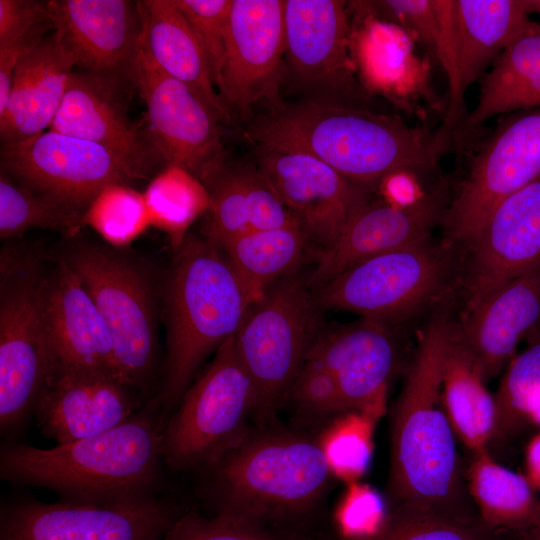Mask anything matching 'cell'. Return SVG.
<instances>
[{"label":"cell","instance_id":"1","mask_svg":"<svg viewBox=\"0 0 540 540\" xmlns=\"http://www.w3.org/2000/svg\"><path fill=\"white\" fill-rule=\"evenodd\" d=\"M246 135L255 144L278 143L308 152L370 191L398 171H436L454 143L441 126H410L398 115L313 97L270 109Z\"/></svg>","mask_w":540,"mask_h":540},{"label":"cell","instance_id":"2","mask_svg":"<svg viewBox=\"0 0 540 540\" xmlns=\"http://www.w3.org/2000/svg\"><path fill=\"white\" fill-rule=\"evenodd\" d=\"M167 419L157 399L101 434L42 449L2 445L0 478L56 493L60 501L97 507L157 498L162 480L161 433Z\"/></svg>","mask_w":540,"mask_h":540},{"label":"cell","instance_id":"3","mask_svg":"<svg viewBox=\"0 0 540 540\" xmlns=\"http://www.w3.org/2000/svg\"><path fill=\"white\" fill-rule=\"evenodd\" d=\"M452 324L444 302L420 333L392 416L389 490L397 508L468 516L455 433L442 399Z\"/></svg>","mask_w":540,"mask_h":540},{"label":"cell","instance_id":"4","mask_svg":"<svg viewBox=\"0 0 540 540\" xmlns=\"http://www.w3.org/2000/svg\"><path fill=\"white\" fill-rule=\"evenodd\" d=\"M255 298L221 248L186 235L167 273V357L157 399L168 419L204 360L235 335Z\"/></svg>","mask_w":540,"mask_h":540},{"label":"cell","instance_id":"5","mask_svg":"<svg viewBox=\"0 0 540 540\" xmlns=\"http://www.w3.org/2000/svg\"><path fill=\"white\" fill-rule=\"evenodd\" d=\"M207 471L216 514L261 525L309 511L332 475L319 441L275 432L249 433Z\"/></svg>","mask_w":540,"mask_h":540},{"label":"cell","instance_id":"6","mask_svg":"<svg viewBox=\"0 0 540 540\" xmlns=\"http://www.w3.org/2000/svg\"><path fill=\"white\" fill-rule=\"evenodd\" d=\"M307 277L296 273L251 304L234 335L242 364L256 391L258 420H267L285 402L310 352L326 328Z\"/></svg>","mask_w":540,"mask_h":540},{"label":"cell","instance_id":"7","mask_svg":"<svg viewBox=\"0 0 540 540\" xmlns=\"http://www.w3.org/2000/svg\"><path fill=\"white\" fill-rule=\"evenodd\" d=\"M255 409V387L233 335L168 417L161 433L164 465L178 472L207 471L248 436L247 418Z\"/></svg>","mask_w":540,"mask_h":540},{"label":"cell","instance_id":"8","mask_svg":"<svg viewBox=\"0 0 540 540\" xmlns=\"http://www.w3.org/2000/svg\"><path fill=\"white\" fill-rule=\"evenodd\" d=\"M64 257L107 324L121 380L145 396L157 346L154 292L147 272L115 249L94 244H76Z\"/></svg>","mask_w":540,"mask_h":540},{"label":"cell","instance_id":"9","mask_svg":"<svg viewBox=\"0 0 540 540\" xmlns=\"http://www.w3.org/2000/svg\"><path fill=\"white\" fill-rule=\"evenodd\" d=\"M38 261L26 253L1 257L0 430L19 428L32 415L52 367L41 301Z\"/></svg>","mask_w":540,"mask_h":540},{"label":"cell","instance_id":"10","mask_svg":"<svg viewBox=\"0 0 540 540\" xmlns=\"http://www.w3.org/2000/svg\"><path fill=\"white\" fill-rule=\"evenodd\" d=\"M449 271L447 254L428 238L361 261L314 291L324 310L391 326L437 300Z\"/></svg>","mask_w":540,"mask_h":540},{"label":"cell","instance_id":"11","mask_svg":"<svg viewBox=\"0 0 540 540\" xmlns=\"http://www.w3.org/2000/svg\"><path fill=\"white\" fill-rule=\"evenodd\" d=\"M540 178V108L500 117L470 156L468 170L445 209L447 241L469 245L492 210Z\"/></svg>","mask_w":540,"mask_h":540},{"label":"cell","instance_id":"12","mask_svg":"<svg viewBox=\"0 0 540 540\" xmlns=\"http://www.w3.org/2000/svg\"><path fill=\"white\" fill-rule=\"evenodd\" d=\"M1 170L79 213L107 185L146 178L113 151L51 130L2 145Z\"/></svg>","mask_w":540,"mask_h":540},{"label":"cell","instance_id":"13","mask_svg":"<svg viewBox=\"0 0 540 540\" xmlns=\"http://www.w3.org/2000/svg\"><path fill=\"white\" fill-rule=\"evenodd\" d=\"M131 74L145 104L146 133L165 166H180L206 183L222 167L220 118L159 67L141 36Z\"/></svg>","mask_w":540,"mask_h":540},{"label":"cell","instance_id":"14","mask_svg":"<svg viewBox=\"0 0 540 540\" xmlns=\"http://www.w3.org/2000/svg\"><path fill=\"white\" fill-rule=\"evenodd\" d=\"M256 148L258 169L319 254L330 248L373 200L372 191L308 152L278 143L256 144Z\"/></svg>","mask_w":540,"mask_h":540},{"label":"cell","instance_id":"15","mask_svg":"<svg viewBox=\"0 0 540 540\" xmlns=\"http://www.w3.org/2000/svg\"><path fill=\"white\" fill-rule=\"evenodd\" d=\"M284 35V67L297 87L360 106L346 1L284 0Z\"/></svg>","mask_w":540,"mask_h":540},{"label":"cell","instance_id":"16","mask_svg":"<svg viewBox=\"0 0 540 540\" xmlns=\"http://www.w3.org/2000/svg\"><path fill=\"white\" fill-rule=\"evenodd\" d=\"M181 513L159 497L116 507L23 499L2 505L0 540H161Z\"/></svg>","mask_w":540,"mask_h":540},{"label":"cell","instance_id":"17","mask_svg":"<svg viewBox=\"0 0 540 540\" xmlns=\"http://www.w3.org/2000/svg\"><path fill=\"white\" fill-rule=\"evenodd\" d=\"M284 0H233L217 90L230 111L246 115L260 103H282Z\"/></svg>","mask_w":540,"mask_h":540},{"label":"cell","instance_id":"18","mask_svg":"<svg viewBox=\"0 0 540 540\" xmlns=\"http://www.w3.org/2000/svg\"><path fill=\"white\" fill-rule=\"evenodd\" d=\"M468 248L466 310L540 266V178L500 202Z\"/></svg>","mask_w":540,"mask_h":540},{"label":"cell","instance_id":"19","mask_svg":"<svg viewBox=\"0 0 540 540\" xmlns=\"http://www.w3.org/2000/svg\"><path fill=\"white\" fill-rule=\"evenodd\" d=\"M41 301L52 353L51 369L121 380L107 324L65 257L43 276Z\"/></svg>","mask_w":540,"mask_h":540},{"label":"cell","instance_id":"20","mask_svg":"<svg viewBox=\"0 0 540 540\" xmlns=\"http://www.w3.org/2000/svg\"><path fill=\"white\" fill-rule=\"evenodd\" d=\"M145 404L140 391L116 377L52 368L32 415L45 437L65 444L106 432Z\"/></svg>","mask_w":540,"mask_h":540},{"label":"cell","instance_id":"21","mask_svg":"<svg viewBox=\"0 0 540 540\" xmlns=\"http://www.w3.org/2000/svg\"><path fill=\"white\" fill-rule=\"evenodd\" d=\"M308 357L333 375L345 413L360 412L378 422L399 357L391 326L362 318L326 327Z\"/></svg>","mask_w":540,"mask_h":540},{"label":"cell","instance_id":"22","mask_svg":"<svg viewBox=\"0 0 540 540\" xmlns=\"http://www.w3.org/2000/svg\"><path fill=\"white\" fill-rule=\"evenodd\" d=\"M50 21L74 67L115 80L132 71L141 36L137 1L52 0Z\"/></svg>","mask_w":540,"mask_h":540},{"label":"cell","instance_id":"23","mask_svg":"<svg viewBox=\"0 0 540 540\" xmlns=\"http://www.w3.org/2000/svg\"><path fill=\"white\" fill-rule=\"evenodd\" d=\"M440 187L417 202L397 206L372 200L346 226L336 242L321 252L307 277L316 289L353 265L430 238L447 207Z\"/></svg>","mask_w":540,"mask_h":540},{"label":"cell","instance_id":"24","mask_svg":"<svg viewBox=\"0 0 540 540\" xmlns=\"http://www.w3.org/2000/svg\"><path fill=\"white\" fill-rule=\"evenodd\" d=\"M115 80L74 72L48 130L87 140L120 155L146 178L163 162L146 130L134 124L116 95Z\"/></svg>","mask_w":540,"mask_h":540},{"label":"cell","instance_id":"25","mask_svg":"<svg viewBox=\"0 0 540 540\" xmlns=\"http://www.w3.org/2000/svg\"><path fill=\"white\" fill-rule=\"evenodd\" d=\"M457 329L483 378L500 373L514 357L518 343L540 333V266L467 309Z\"/></svg>","mask_w":540,"mask_h":540},{"label":"cell","instance_id":"26","mask_svg":"<svg viewBox=\"0 0 540 540\" xmlns=\"http://www.w3.org/2000/svg\"><path fill=\"white\" fill-rule=\"evenodd\" d=\"M74 64L56 33L44 36L20 57L7 106L0 115L2 145L49 129L64 98Z\"/></svg>","mask_w":540,"mask_h":540},{"label":"cell","instance_id":"27","mask_svg":"<svg viewBox=\"0 0 540 540\" xmlns=\"http://www.w3.org/2000/svg\"><path fill=\"white\" fill-rule=\"evenodd\" d=\"M535 1L452 0L457 96L465 109L464 94L481 79L507 46L537 22Z\"/></svg>","mask_w":540,"mask_h":540},{"label":"cell","instance_id":"28","mask_svg":"<svg viewBox=\"0 0 540 540\" xmlns=\"http://www.w3.org/2000/svg\"><path fill=\"white\" fill-rule=\"evenodd\" d=\"M141 38L159 67L187 85L223 122L232 115L224 104L203 50L176 0L137 1Z\"/></svg>","mask_w":540,"mask_h":540},{"label":"cell","instance_id":"29","mask_svg":"<svg viewBox=\"0 0 540 540\" xmlns=\"http://www.w3.org/2000/svg\"><path fill=\"white\" fill-rule=\"evenodd\" d=\"M540 108V24L513 40L480 79L479 97L455 143L495 116Z\"/></svg>","mask_w":540,"mask_h":540},{"label":"cell","instance_id":"30","mask_svg":"<svg viewBox=\"0 0 540 540\" xmlns=\"http://www.w3.org/2000/svg\"><path fill=\"white\" fill-rule=\"evenodd\" d=\"M484 382L453 323L443 360L442 399L455 435L473 454L487 450L495 434V399Z\"/></svg>","mask_w":540,"mask_h":540},{"label":"cell","instance_id":"31","mask_svg":"<svg viewBox=\"0 0 540 540\" xmlns=\"http://www.w3.org/2000/svg\"><path fill=\"white\" fill-rule=\"evenodd\" d=\"M218 246L255 300L319 254L299 224L251 231Z\"/></svg>","mask_w":540,"mask_h":540},{"label":"cell","instance_id":"32","mask_svg":"<svg viewBox=\"0 0 540 540\" xmlns=\"http://www.w3.org/2000/svg\"><path fill=\"white\" fill-rule=\"evenodd\" d=\"M468 489L488 529L520 532L540 518V498L523 474L496 462L488 450L474 454Z\"/></svg>","mask_w":540,"mask_h":540},{"label":"cell","instance_id":"33","mask_svg":"<svg viewBox=\"0 0 540 540\" xmlns=\"http://www.w3.org/2000/svg\"><path fill=\"white\" fill-rule=\"evenodd\" d=\"M377 19L404 30L419 42L445 71L448 79L450 113L459 110L451 0L359 1Z\"/></svg>","mask_w":540,"mask_h":540},{"label":"cell","instance_id":"34","mask_svg":"<svg viewBox=\"0 0 540 540\" xmlns=\"http://www.w3.org/2000/svg\"><path fill=\"white\" fill-rule=\"evenodd\" d=\"M368 15L371 21L364 24L366 29L358 33L360 37L355 39L356 56L362 66L365 82L371 83V88L383 82L382 89L386 93L390 82L394 83L396 90L395 83H399L400 88L407 90L409 96L412 94L405 82L416 93L424 92L425 71L413 52L414 40L401 28Z\"/></svg>","mask_w":540,"mask_h":540},{"label":"cell","instance_id":"35","mask_svg":"<svg viewBox=\"0 0 540 540\" xmlns=\"http://www.w3.org/2000/svg\"><path fill=\"white\" fill-rule=\"evenodd\" d=\"M144 197L151 226L167 234L176 251L188 227L208 211L207 188L194 175L177 165H166L149 182Z\"/></svg>","mask_w":540,"mask_h":540},{"label":"cell","instance_id":"36","mask_svg":"<svg viewBox=\"0 0 540 540\" xmlns=\"http://www.w3.org/2000/svg\"><path fill=\"white\" fill-rule=\"evenodd\" d=\"M84 225L83 214L0 174V237H21L31 229H49L74 236Z\"/></svg>","mask_w":540,"mask_h":540},{"label":"cell","instance_id":"37","mask_svg":"<svg viewBox=\"0 0 540 540\" xmlns=\"http://www.w3.org/2000/svg\"><path fill=\"white\" fill-rule=\"evenodd\" d=\"M495 399L494 439H505L528 422L540 404V334L507 365Z\"/></svg>","mask_w":540,"mask_h":540},{"label":"cell","instance_id":"38","mask_svg":"<svg viewBox=\"0 0 540 540\" xmlns=\"http://www.w3.org/2000/svg\"><path fill=\"white\" fill-rule=\"evenodd\" d=\"M83 222L117 249L130 245L151 226L144 193L127 183L104 187L84 211Z\"/></svg>","mask_w":540,"mask_h":540},{"label":"cell","instance_id":"39","mask_svg":"<svg viewBox=\"0 0 540 540\" xmlns=\"http://www.w3.org/2000/svg\"><path fill=\"white\" fill-rule=\"evenodd\" d=\"M210 196L203 235L220 245L252 231L245 167H221L207 182Z\"/></svg>","mask_w":540,"mask_h":540},{"label":"cell","instance_id":"40","mask_svg":"<svg viewBox=\"0 0 540 540\" xmlns=\"http://www.w3.org/2000/svg\"><path fill=\"white\" fill-rule=\"evenodd\" d=\"M376 421L355 411L343 413L318 440L331 473L351 483L368 469Z\"/></svg>","mask_w":540,"mask_h":540},{"label":"cell","instance_id":"41","mask_svg":"<svg viewBox=\"0 0 540 540\" xmlns=\"http://www.w3.org/2000/svg\"><path fill=\"white\" fill-rule=\"evenodd\" d=\"M488 530L469 516L396 508L383 529L368 540H492Z\"/></svg>","mask_w":540,"mask_h":540},{"label":"cell","instance_id":"42","mask_svg":"<svg viewBox=\"0 0 540 540\" xmlns=\"http://www.w3.org/2000/svg\"><path fill=\"white\" fill-rule=\"evenodd\" d=\"M176 3L203 50L217 88L225 57L233 0H176Z\"/></svg>","mask_w":540,"mask_h":540},{"label":"cell","instance_id":"43","mask_svg":"<svg viewBox=\"0 0 540 540\" xmlns=\"http://www.w3.org/2000/svg\"><path fill=\"white\" fill-rule=\"evenodd\" d=\"M161 540H277L261 524L229 515L182 512Z\"/></svg>","mask_w":540,"mask_h":540},{"label":"cell","instance_id":"44","mask_svg":"<svg viewBox=\"0 0 540 540\" xmlns=\"http://www.w3.org/2000/svg\"><path fill=\"white\" fill-rule=\"evenodd\" d=\"M389 515L382 496L371 486L349 483L338 507L337 518L348 540H368L385 526Z\"/></svg>","mask_w":540,"mask_h":540},{"label":"cell","instance_id":"45","mask_svg":"<svg viewBox=\"0 0 540 540\" xmlns=\"http://www.w3.org/2000/svg\"><path fill=\"white\" fill-rule=\"evenodd\" d=\"M299 413L312 418L345 413L333 375L317 361L307 358L289 394Z\"/></svg>","mask_w":540,"mask_h":540},{"label":"cell","instance_id":"46","mask_svg":"<svg viewBox=\"0 0 540 540\" xmlns=\"http://www.w3.org/2000/svg\"><path fill=\"white\" fill-rule=\"evenodd\" d=\"M47 26L49 1L0 0V47L40 39Z\"/></svg>","mask_w":540,"mask_h":540},{"label":"cell","instance_id":"47","mask_svg":"<svg viewBox=\"0 0 540 540\" xmlns=\"http://www.w3.org/2000/svg\"><path fill=\"white\" fill-rule=\"evenodd\" d=\"M419 173L414 171H398L386 178L379 184L383 201L397 205L408 206L417 202L426 193L419 185Z\"/></svg>","mask_w":540,"mask_h":540},{"label":"cell","instance_id":"48","mask_svg":"<svg viewBox=\"0 0 540 540\" xmlns=\"http://www.w3.org/2000/svg\"><path fill=\"white\" fill-rule=\"evenodd\" d=\"M525 478L535 491H540V432L528 442L525 450Z\"/></svg>","mask_w":540,"mask_h":540},{"label":"cell","instance_id":"49","mask_svg":"<svg viewBox=\"0 0 540 540\" xmlns=\"http://www.w3.org/2000/svg\"><path fill=\"white\" fill-rule=\"evenodd\" d=\"M518 540H540V518L530 527L517 532Z\"/></svg>","mask_w":540,"mask_h":540},{"label":"cell","instance_id":"50","mask_svg":"<svg viewBox=\"0 0 540 540\" xmlns=\"http://www.w3.org/2000/svg\"><path fill=\"white\" fill-rule=\"evenodd\" d=\"M528 422L540 426V404L530 414Z\"/></svg>","mask_w":540,"mask_h":540}]
</instances>
